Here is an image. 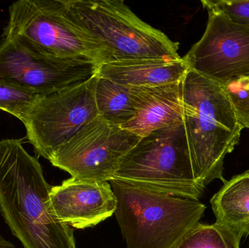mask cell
Returning <instances> with one entry per match:
<instances>
[{
    "label": "cell",
    "mask_w": 249,
    "mask_h": 248,
    "mask_svg": "<svg viewBox=\"0 0 249 248\" xmlns=\"http://www.w3.org/2000/svg\"><path fill=\"white\" fill-rule=\"evenodd\" d=\"M0 248H16L14 245L7 241L0 234Z\"/></svg>",
    "instance_id": "obj_20"
},
{
    "label": "cell",
    "mask_w": 249,
    "mask_h": 248,
    "mask_svg": "<svg viewBox=\"0 0 249 248\" xmlns=\"http://www.w3.org/2000/svg\"><path fill=\"white\" fill-rule=\"evenodd\" d=\"M243 127L249 129V75L223 85Z\"/></svg>",
    "instance_id": "obj_18"
},
{
    "label": "cell",
    "mask_w": 249,
    "mask_h": 248,
    "mask_svg": "<svg viewBox=\"0 0 249 248\" xmlns=\"http://www.w3.org/2000/svg\"><path fill=\"white\" fill-rule=\"evenodd\" d=\"M109 182L127 248H174L199 224L206 211L198 199L155 193L117 180Z\"/></svg>",
    "instance_id": "obj_4"
},
{
    "label": "cell",
    "mask_w": 249,
    "mask_h": 248,
    "mask_svg": "<svg viewBox=\"0 0 249 248\" xmlns=\"http://www.w3.org/2000/svg\"><path fill=\"white\" fill-rule=\"evenodd\" d=\"M94 94L99 116L107 122L122 128L133 119L135 110L128 86L97 74Z\"/></svg>",
    "instance_id": "obj_15"
},
{
    "label": "cell",
    "mask_w": 249,
    "mask_h": 248,
    "mask_svg": "<svg viewBox=\"0 0 249 248\" xmlns=\"http://www.w3.org/2000/svg\"><path fill=\"white\" fill-rule=\"evenodd\" d=\"M94 76L48 95H40L25 121L26 138L35 152L49 160L63 144L99 116Z\"/></svg>",
    "instance_id": "obj_7"
},
{
    "label": "cell",
    "mask_w": 249,
    "mask_h": 248,
    "mask_svg": "<svg viewBox=\"0 0 249 248\" xmlns=\"http://www.w3.org/2000/svg\"><path fill=\"white\" fill-rule=\"evenodd\" d=\"M211 204L216 224L241 238L249 237V170L225 182Z\"/></svg>",
    "instance_id": "obj_14"
},
{
    "label": "cell",
    "mask_w": 249,
    "mask_h": 248,
    "mask_svg": "<svg viewBox=\"0 0 249 248\" xmlns=\"http://www.w3.org/2000/svg\"><path fill=\"white\" fill-rule=\"evenodd\" d=\"M112 180L155 193L198 200L205 189L195 177L183 124L141 138L124 156Z\"/></svg>",
    "instance_id": "obj_5"
},
{
    "label": "cell",
    "mask_w": 249,
    "mask_h": 248,
    "mask_svg": "<svg viewBox=\"0 0 249 248\" xmlns=\"http://www.w3.org/2000/svg\"><path fill=\"white\" fill-rule=\"evenodd\" d=\"M241 238L223 226L199 223L174 248H240Z\"/></svg>",
    "instance_id": "obj_16"
},
{
    "label": "cell",
    "mask_w": 249,
    "mask_h": 248,
    "mask_svg": "<svg viewBox=\"0 0 249 248\" xmlns=\"http://www.w3.org/2000/svg\"><path fill=\"white\" fill-rule=\"evenodd\" d=\"M140 138L99 116L59 147L48 160L71 177L109 182L124 156Z\"/></svg>",
    "instance_id": "obj_8"
},
{
    "label": "cell",
    "mask_w": 249,
    "mask_h": 248,
    "mask_svg": "<svg viewBox=\"0 0 249 248\" xmlns=\"http://www.w3.org/2000/svg\"><path fill=\"white\" fill-rule=\"evenodd\" d=\"M50 203L61 222L79 230L95 227L117 209L116 197L109 182L73 177L53 186Z\"/></svg>",
    "instance_id": "obj_11"
},
{
    "label": "cell",
    "mask_w": 249,
    "mask_h": 248,
    "mask_svg": "<svg viewBox=\"0 0 249 248\" xmlns=\"http://www.w3.org/2000/svg\"><path fill=\"white\" fill-rule=\"evenodd\" d=\"M181 83L130 87L135 115L122 128L142 138L157 130L183 124Z\"/></svg>",
    "instance_id": "obj_12"
},
{
    "label": "cell",
    "mask_w": 249,
    "mask_h": 248,
    "mask_svg": "<svg viewBox=\"0 0 249 248\" xmlns=\"http://www.w3.org/2000/svg\"><path fill=\"white\" fill-rule=\"evenodd\" d=\"M40 95L0 79V110L24 123Z\"/></svg>",
    "instance_id": "obj_17"
},
{
    "label": "cell",
    "mask_w": 249,
    "mask_h": 248,
    "mask_svg": "<svg viewBox=\"0 0 249 248\" xmlns=\"http://www.w3.org/2000/svg\"><path fill=\"white\" fill-rule=\"evenodd\" d=\"M52 187L21 140H0V213L24 248H77L71 227L53 212Z\"/></svg>",
    "instance_id": "obj_1"
},
{
    "label": "cell",
    "mask_w": 249,
    "mask_h": 248,
    "mask_svg": "<svg viewBox=\"0 0 249 248\" xmlns=\"http://www.w3.org/2000/svg\"><path fill=\"white\" fill-rule=\"evenodd\" d=\"M181 87L183 125L195 177L204 189L216 179L225 183L224 160L244 128L222 84L188 69Z\"/></svg>",
    "instance_id": "obj_2"
},
{
    "label": "cell",
    "mask_w": 249,
    "mask_h": 248,
    "mask_svg": "<svg viewBox=\"0 0 249 248\" xmlns=\"http://www.w3.org/2000/svg\"><path fill=\"white\" fill-rule=\"evenodd\" d=\"M187 71L182 58H143L102 64L97 74L122 85L142 87L181 83Z\"/></svg>",
    "instance_id": "obj_13"
},
{
    "label": "cell",
    "mask_w": 249,
    "mask_h": 248,
    "mask_svg": "<svg viewBox=\"0 0 249 248\" xmlns=\"http://www.w3.org/2000/svg\"><path fill=\"white\" fill-rule=\"evenodd\" d=\"M201 2L207 11L219 13L249 26V0H203Z\"/></svg>",
    "instance_id": "obj_19"
},
{
    "label": "cell",
    "mask_w": 249,
    "mask_h": 248,
    "mask_svg": "<svg viewBox=\"0 0 249 248\" xmlns=\"http://www.w3.org/2000/svg\"><path fill=\"white\" fill-rule=\"evenodd\" d=\"M4 39L58 59L91 60L100 65L97 49L71 23L64 0H19L9 7Z\"/></svg>",
    "instance_id": "obj_6"
},
{
    "label": "cell",
    "mask_w": 249,
    "mask_h": 248,
    "mask_svg": "<svg viewBox=\"0 0 249 248\" xmlns=\"http://www.w3.org/2000/svg\"><path fill=\"white\" fill-rule=\"evenodd\" d=\"M201 39L183 57L189 70L222 85L249 75V26L208 10Z\"/></svg>",
    "instance_id": "obj_9"
},
{
    "label": "cell",
    "mask_w": 249,
    "mask_h": 248,
    "mask_svg": "<svg viewBox=\"0 0 249 248\" xmlns=\"http://www.w3.org/2000/svg\"><path fill=\"white\" fill-rule=\"evenodd\" d=\"M91 60L58 59L31 50L17 41H0V79L39 95H48L91 78Z\"/></svg>",
    "instance_id": "obj_10"
},
{
    "label": "cell",
    "mask_w": 249,
    "mask_h": 248,
    "mask_svg": "<svg viewBox=\"0 0 249 248\" xmlns=\"http://www.w3.org/2000/svg\"><path fill=\"white\" fill-rule=\"evenodd\" d=\"M64 3L71 23L97 49L100 65L143 58H181L178 42L139 18L124 1L64 0Z\"/></svg>",
    "instance_id": "obj_3"
}]
</instances>
